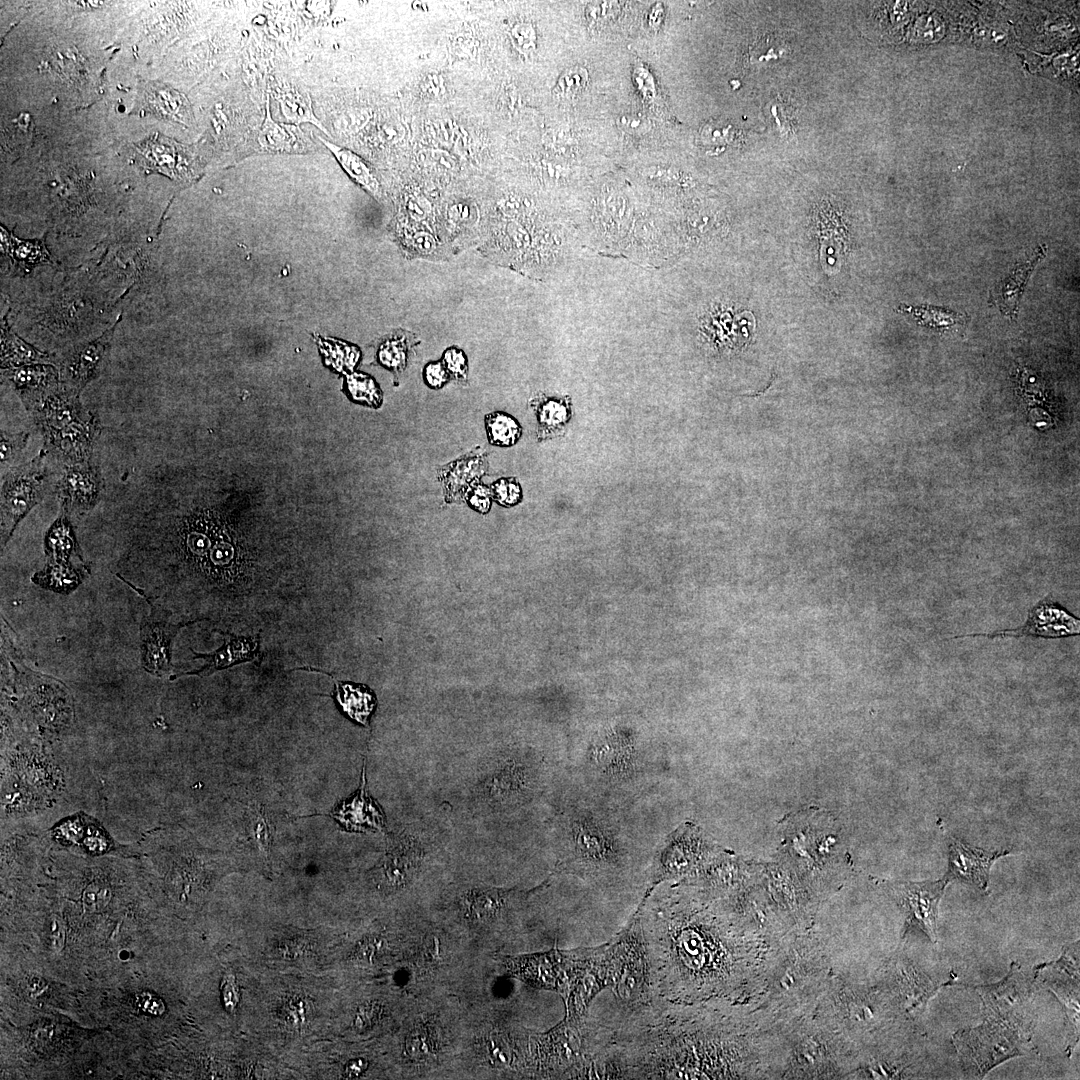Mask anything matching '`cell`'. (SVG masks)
Returning a JSON list of instances; mask_svg holds the SVG:
<instances>
[{"label":"cell","instance_id":"cell-1","mask_svg":"<svg viewBox=\"0 0 1080 1080\" xmlns=\"http://www.w3.org/2000/svg\"><path fill=\"white\" fill-rule=\"evenodd\" d=\"M637 915L649 994L693 1004L729 997L738 987L740 944L721 907L671 886L649 891Z\"/></svg>","mask_w":1080,"mask_h":1080},{"label":"cell","instance_id":"cell-2","mask_svg":"<svg viewBox=\"0 0 1080 1080\" xmlns=\"http://www.w3.org/2000/svg\"><path fill=\"white\" fill-rule=\"evenodd\" d=\"M84 765L68 742L52 743L19 731L1 739V826L44 829L84 807Z\"/></svg>","mask_w":1080,"mask_h":1080},{"label":"cell","instance_id":"cell-3","mask_svg":"<svg viewBox=\"0 0 1080 1080\" xmlns=\"http://www.w3.org/2000/svg\"><path fill=\"white\" fill-rule=\"evenodd\" d=\"M560 864L584 882L615 886L632 873L634 860L616 823L596 807H572L559 825Z\"/></svg>","mask_w":1080,"mask_h":1080},{"label":"cell","instance_id":"cell-4","mask_svg":"<svg viewBox=\"0 0 1080 1080\" xmlns=\"http://www.w3.org/2000/svg\"><path fill=\"white\" fill-rule=\"evenodd\" d=\"M47 456V452L42 449L38 456L28 463L2 474L1 551L19 523L46 494L50 478Z\"/></svg>","mask_w":1080,"mask_h":1080},{"label":"cell","instance_id":"cell-5","mask_svg":"<svg viewBox=\"0 0 1080 1080\" xmlns=\"http://www.w3.org/2000/svg\"><path fill=\"white\" fill-rule=\"evenodd\" d=\"M644 755L632 738L611 734L592 742L585 759L589 769L604 782L624 784L640 775Z\"/></svg>","mask_w":1080,"mask_h":1080},{"label":"cell","instance_id":"cell-6","mask_svg":"<svg viewBox=\"0 0 1080 1080\" xmlns=\"http://www.w3.org/2000/svg\"><path fill=\"white\" fill-rule=\"evenodd\" d=\"M948 883L943 877L936 881L886 884L888 892L905 913V933L916 928L923 931L931 941H936L938 907Z\"/></svg>","mask_w":1080,"mask_h":1080},{"label":"cell","instance_id":"cell-7","mask_svg":"<svg viewBox=\"0 0 1080 1080\" xmlns=\"http://www.w3.org/2000/svg\"><path fill=\"white\" fill-rule=\"evenodd\" d=\"M1079 634V618L1054 600L1045 598L1029 609L1027 619L1020 627L993 631L990 633L967 634L955 636L953 638L960 639L964 637L985 636L988 638L1034 637L1057 639L1078 636Z\"/></svg>","mask_w":1080,"mask_h":1080},{"label":"cell","instance_id":"cell-8","mask_svg":"<svg viewBox=\"0 0 1080 1080\" xmlns=\"http://www.w3.org/2000/svg\"><path fill=\"white\" fill-rule=\"evenodd\" d=\"M103 486L100 468L92 460L64 465L55 486L61 512L72 518L92 510Z\"/></svg>","mask_w":1080,"mask_h":1080},{"label":"cell","instance_id":"cell-9","mask_svg":"<svg viewBox=\"0 0 1080 1080\" xmlns=\"http://www.w3.org/2000/svg\"><path fill=\"white\" fill-rule=\"evenodd\" d=\"M120 320L121 315L114 325L104 331L101 336L75 346L63 356L58 368L62 386L79 395L91 381L101 374L115 328Z\"/></svg>","mask_w":1080,"mask_h":1080},{"label":"cell","instance_id":"cell-10","mask_svg":"<svg viewBox=\"0 0 1080 1080\" xmlns=\"http://www.w3.org/2000/svg\"><path fill=\"white\" fill-rule=\"evenodd\" d=\"M49 843L80 848L92 855L111 851L117 844L99 820L85 811H77L56 820L43 829Z\"/></svg>","mask_w":1080,"mask_h":1080},{"label":"cell","instance_id":"cell-11","mask_svg":"<svg viewBox=\"0 0 1080 1080\" xmlns=\"http://www.w3.org/2000/svg\"><path fill=\"white\" fill-rule=\"evenodd\" d=\"M191 622H171L150 613L140 624V664L155 677L172 674V643ZM169 675V676H170Z\"/></svg>","mask_w":1080,"mask_h":1080},{"label":"cell","instance_id":"cell-12","mask_svg":"<svg viewBox=\"0 0 1080 1080\" xmlns=\"http://www.w3.org/2000/svg\"><path fill=\"white\" fill-rule=\"evenodd\" d=\"M223 637V644L210 653H199L190 649L192 659L203 660V665L195 670L171 674L169 680H175L181 676L206 677L217 671L225 670L242 664L252 662L261 656V636L238 635L229 630L214 629Z\"/></svg>","mask_w":1080,"mask_h":1080},{"label":"cell","instance_id":"cell-13","mask_svg":"<svg viewBox=\"0 0 1080 1080\" xmlns=\"http://www.w3.org/2000/svg\"><path fill=\"white\" fill-rule=\"evenodd\" d=\"M948 849V869L944 878L948 882L956 880L982 891L988 888L994 862L1011 853L1009 850L988 851L959 839H951Z\"/></svg>","mask_w":1080,"mask_h":1080},{"label":"cell","instance_id":"cell-14","mask_svg":"<svg viewBox=\"0 0 1080 1080\" xmlns=\"http://www.w3.org/2000/svg\"><path fill=\"white\" fill-rule=\"evenodd\" d=\"M101 429L98 415L90 411L85 418L43 438V449L64 465L90 461Z\"/></svg>","mask_w":1080,"mask_h":1080},{"label":"cell","instance_id":"cell-15","mask_svg":"<svg viewBox=\"0 0 1080 1080\" xmlns=\"http://www.w3.org/2000/svg\"><path fill=\"white\" fill-rule=\"evenodd\" d=\"M89 412L83 408L78 394L60 385L49 393L30 414L45 438L85 418Z\"/></svg>","mask_w":1080,"mask_h":1080},{"label":"cell","instance_id":"cell-16","mask_svg":"<svg viewBox=\"0 0 1080 1080\" xmlns=\"http://www.w3.org/2000/svg\"><path fill=\"white\" fill-rule=\"evenodd\" d=\"M2 377L11 384L29 413L61 385L58 368L47 363L2 369Z\"/></svg>","mask_w":1080,"mask_h":1080},{"label":"cell","instance_id":"cell-17","mask_svg":"<svg viewBox=\"0 0 1080 1080\" xmlns=\"http://www.w3.org/2000/svg\"><path fill=\"white\" fill-rule=\"evenodd\" d=\"M487 785L491 797L501 803L525 800L537 785L536 766L524 757L509 758L491 775Z\"/></svg>","mask_w":1080,"mask_h":1080},{"label":"cell","instance_id":"cell-18","mask_svg":"<svg viewBox=\"0 0 1080 1080\" xmlns=\"http://www.w3.org/2000/svg\"><path fill=\"white\" fill-rule=\"evenodd\" d=\"M488 471L487 455L477 447L460 458L438 468L445 503L460 502L471 487Z\"/></svg>","mask_w":1080,"mask_h":1080},{"label":"cell","instance_id":"cell-19","mask_svg":"<svg viewBox=\"0 0 1080 1080\" xmlns=\"http://www.w3.org/2000/svg\"><path fill=\"white\" fill-rule=\"evenodd\" d=\"M977 989L989 1015L994 1020L1007 1022L1028 1001L1031 986L1028 979L1013 968L1003 981Z\"/></svg>","mask_w":1080,"mask_h":1080},{"label":"cell","instance_id":"cell-20","mask_svg":"<svg viewBox=\"0 0 1080 1080\" xmlns=\"http://www.w3.org/2000/svg\"><path fill=\"white\" fill-rule=\"evenodd\" d=\"M332 815L350 831H381L385 826V816L380 806L368 794L363 768L362 784L358 793L349 800L340 803Z\"/></svg>","mask_w":1080,"mask_h":1080},{"label":"cell","instance_id":"cell-21","mask_svg":"<svg viewBox=\"0 0 1080 1080\" xmlns=\"http://www.w3.org/2000/svg\"><path fill=\"white\" fill-rule=\"evenodd\" d=\"M1046 245H1041L1023 263H1018L1005 278L999 281L990 294V301L1005 316L1015 319L1018 315L1019 301L1024 287L1035 266L1046 255Z\"/></svg>","mask_w":1080,"mask_h":1080},{"label":"cell","instance_id":"cell-22","mask_svg":"<svg viewBox=\"0 0 1080 1080\" xmlns=\"http://www.w3.org/2000/svg\"><path fill=\"white\" fill-rule=\"evenodd\" d=\"M395 842L383 864L384 882L390 888H401L417 873L423 851L416 839L410 836Z\"/></svg>","mask_w":1080,"mask_h":1080},{"label":"cell","instance_id":"cell-23","mask_svg":"<svg viewBox=\"0 0 1080 1080\" xmlns=\"http://www.w3.org/2000/svg\"><path fill=\"white\" fill-rule=\"evenodd\" d=\"M529 405L536 415L538 441L559 437L565 433L573 414L570 396L549 397L538 393L531 398Z\"/></svg>","mask_w":1080,"mask_h":1080},{"label":"cell","instance_id":"cell-24","mask_svg":"<svg viewBox=\"0 0 1080 1080\" xmlns=\"http://www.w3.org/2000/svg\"><path fill=\"white\" fill-rule=\"evenodd\" d=\"M43 542L47 561L85 563L74 524L67 514L59 513L46 531Z\"/></svg>","mask_w":1080,"mask_h":1080},{"label":"cell","instance_id":"cell-25","mask_svg":"<svg viewBox=\"0 0 1080 1080\" xmlns=\"http://www.w3.org/2000/svg\"><path fill=\"white\" fill-rule=\"evenodd\" d=\"M1 250L11 266L20 272L28 273L37 266L53 263L44 239H20L3 226Z\"/></svg>","mask_w":1080,"mask_h":1080},{"label":"cell","instance_id":"cell-26","mask_svg":"<svg viewBox=\"0 0 1080 1080\" xmlns=\"http://www.w3.org/2000/svg\"><path fill=\"white\" fill-rule=\"evenodd\" d=\"M89 574L90 568L86 563L46 560L43 569L35 572L31 581L44 590L68 595L75 591Z\"/></svg>","mask_w":1080,"mask_h":1080},{"label":"cell","instance_id":"cell-27","mask_svg":"<svg viewBox=\"0 0 1080 1080\" xmlns=\"http://www.w3.org/2000/svg\"><path fill=\"white\" fill-rule=\"evenodd\" d=\"M513 896V891L490 888L473 889L463 897L461 904L463 916L472 923H487L507 909Z\"/></svg>","mask_w":1080,"mask_h":1080},{"label":"cell","instance_id":"cell-28","mask_svg":"<svg viewBox=\"0 0 1080 1080\" xmlns=\"http://www.w3.org/2000/svg\"><path fill=\"white\" fill-rule=\"evenodd\" d=\"M1 368L8 369L24 365L46 363L51 356L18 336L4 316L1 322Z\"/></svg>","mask_w":1080,"mask_h":1080},{"label":"cell","instance_id":"cell-29","mask_svg":"<svg viewBox=\"0 0 1080 1080\" xmlns=\"http://www.w3.org/2000/svg\"><path fill=\"white\" fill-rule=\"evenodd\" d=\"M258 143L264 150L277 152H301L307 146L303 134L296 126L274 121L268 102L266 116L258 134Z\"/></svg>","mask_w":1080,"mask_h":1080},{"label":"cell","instance_id":"cell-30","mask_svg":"<svg viewBox=\"0 0 1080 1080\" xmlns=\"http://www.w3.org/2000/svg\"><path fill=\"white\" fill-rule=\"evenodd\" d=\"M274 96L279 103L285 118L294 123H312L320 130L327 133L321 122L316 118L312 110L310 96L295 87L276 86Z\"/></svg>","mask_w":1080,"mask_h":1080},{"label":"cell","instance_id":"cell-31","mask_svg":"<svg viewBox=\"0 0 1080 1080\" xmlns=\"http://www.w3.org/2000/svg\"><path fill=\"white\" fill-rule=\"evenodd\" d=\"M336 698L349 717L364 725L372 713L376 699L368 687L335 681Z\"/></svg>","mask_w":1080,"mask_h":1080},{"label":"cell","instance_id":"cell-32","mask_svg":"<svg viewBox=\"0 0 1080 1080\" xmlns=\"http://www.w3.org/2000/svg\"><path fill=\"white\" fill-rule=\"evenodd\" d=\"M321 141L335 155L347 174L369 193L378 196L380 193L379 183L369 165L354 152L328 142L322 137Z\"/></svg>","mask_w":1080,"mask_h":1080},{"label":"cell","instance_id":"cell-33","mask_svg":"<svg viewBox=\"0 0 1080 1080\" xmlns=\"http://www.w3.org/2000/svg\"><path fill=\"white\" fill-rule=\"evenodd\" d=\"M150 105L157 114L165 118L189 126L193 120L190 104L186 97L170 88H159L152 91Z\"/></svg>","mask_w":1080,"mask_h":1080},{"label":"cell","instance_id":"cell-34","mask_svg":"<svg viewBox=\"0 0 1080 1080\" xmlns=\"http://www.w3.org/2000/svg\"><path fill=\"white\" fill-rule=\"evenodd\" d=\"M485 428L489 443L496 446H513L522 436L520 423L505 412L496 411L487 414Z\"/></svg>","mask_w":1080,"mask_h":1080},{"label":"cell","instance_id":"cell-35","mask_svg":"<svg viewBox=\"0 0 1080 1080\" xmlns=\"http://www.w3.org/2000/svg\"><path fill=\"white\" fill-rule=\"evenodd\" d=\"M438 1050V1037L432 1025L420 1024L411 1030L405 1040V1053L413 1061L430 1060Z\"/></svg>","mask_w":1080,"mask_h":1080},{"label":"cell","instance_id":"cell-36","mask_svg":"<svg viewBox=\"0 0 1080 1080\" xmlns=\"http://www.w3.org/2000/svg\"><path fill=\"white\" fill-rule=\"evenodd\" d=\"M411 347L405 335L396 334L390 336L379 345L377 360L382 366L392 370L394 373H400L406 367Z\"/></svg>","mask_w":1080,"mask_h":1080},{"label":"cell","instance_id":"cell-37","mask_svg":"<svg viewBox=\"0 0 1080 1080\" xmlns=\"http://www.w3.org/2000/svg\"><path fill=\"white\" fill-rule=\"evenodd\" d=\"M909 312L915 316L919 324L935 329H944L955 326L956 324H964L966 319L963 314L958 312L928 305L914 308L910 307Z\"/></svg>","mask_w":1080,"mask_h":1080},{"label":"cell","instance_id":"cell-38","mask_svg":"<svg viewBox=\"0 0 1080 1080\" xmlns=\"http://www.w3.org/2000/svg\"><path fill=\"white\" fill-rule=\"evenodd\" d=\"M113 898L111 883L102 878H93L81 892V903L86 912L98 913L104 911Z\"/></svg>","mask_w":1080,"mask_h":1080},{"label":"cell","instance_id":"cell-39","mask_svg":"<svg viewBox=\"0 0 1080 1080\" xmlns=\"http://www.w3.org/2000/svg\"><path fill=\"white\" fill-rule=\"evenodd\" d=\"M347 388L350 396L358 402H364L372 407H378L382 402L381 390L369 375L363 373L349 375L347 377Z\"/></svg>","mask_w":1080,"mask_h":1080},{"label":"cell","instance_id":"cell-40","mask_svg":"<svg viewBox=\"0 0 1080 1080\" xmlns=\"http://www.w3.org/2000/svg\"><path fill=\"white\" fill-rule=\"evenodd\" d=\"M30 433L22 431L16 434H9L4 430L0 432V458H1V471L2 473L6 467L11 464L17 456L20 455L22 450L26 447L29 440Z\"/></svg>","mask_w":1080,"mask_h":1080},{"label":"cell","instance_id":"cell-41","mask_svg":"<svg viewBox=\"0 0 1080 1080\" xmlns=\"http://www.w3.org/2000/svg\"><path fill=\"white\" fill-rule=\"evenodd\" d=\"M492 498L504 507L519 504L523 498V492L519 481L514 477L500 478L491 487Z\"/></svg>","mask_w":1080,"mask_h":1080},{"label":"cell","instance_id":"cell-42","mask_svg":"<svg viewBox=\"0 0 1080 1080\" xmlns=\"http://www.w3.org/2000/svg\"><path fill=\"white\" fill-rule=\"evenodd\" d=\"M588 80V74L585 69L575 67L567 70L559 78L555 93L559 97H572L581 91Z\"/></svg>","mask_w":1080,"mask_h":1080},{"label":"cell","instance_id":"cell-43","mask_svg":"<svg viewBox=\"0 0 1080 1080\" xmlns=\"http://www.w3.org/2000/svg\"><path fill=\"white\" fill-rule=\"evenodd\" d=\"M441 362L449 375H451L458 381H466L468 374V362L467 357L462 350L456 347L446 349L443 353Z\"/></svg>","mask_w":1080,"mask_h":1080},{"label":"cell","instance_id":"cell-44","mask_svg":"<svg viewBox=\"0 0 1080 1080\" xmlns=\"http://www.w3.org/2000/svg\"><path fill=\"white\" fill-rule=\"evenodd\" d=\"M470 507L480 513H487L491 507L492 492L490 487L483 483H475L465 498Z\"/></svg>","mask_w":1080,"mask_h":1080},{"label":"cell","instance_id":"cell-45","mask_svg":"<svg viewBox=\"0 0 1080 1080\" xmlns=\"http://www.w3.org/2000/svg\"><path fill=\"white\" fill-rule=\"evenodd\" d=\"M422 164L440 169H452L456 160L447 151L442 149L423 150L418 155Z\"/></svg>","mask_w":1080,"mask_h":1080},{"label":"cell","instance_id":"cell-46","mask_svg":"<svg viewBox=\"0 0 1080 1080\" xmlns=\"http://www.w3.org/2000/svg\"><path fill=\"white\" fill-rule=\"evenodd\" d=\"M516 47L521 52H528L535 47V31L530 24H516L511 31Z\"/></svg>","mask_w":1080,"mask_h":1080},{"label":"cell","instance_id":"cell-47","mask_svg":"<svg viewBox=\"0 0 1080 1080\" xmlns=\"http://www.w3.org/2000/svg\"><path fill=\"white\" fill-rule=\"evenodd\" d=\"M380 1013L381 1006L377 1003H366L361 1005L354 1017L355 1027L359 1030L369 1028L378 1020Z\"/></svg>","mask_w":1080,"mask_h":1080},{"label":"cell","instance_id":"cell-48","mask_svg":"<svg viewBox=\"0 0 1080 1080\" xmlns=\"http://www.w3.org/2000/svg\"><path fill=\"white\" fill-rule=\"evenodd\" d=\"M423 375L426 384L434 389L443 387L449 378L444 365L438 361L428 363L424 368Z\"/></svg>","mask_w":1080,"mask_h":1080},{"label":"cell","instance_id":"cell-49","mask_svg":"<svg viewBox=\"0 0 1080 1080\" xmlns=\"http://www.w3.org/2000/svg\"><path fill=\"white\" fill-rule=\"evenodd\" d=\"M50 944L55 952H60L65 944L66 926L59 915H52L50 921Z\"/></svg>","mask_w":1080,"mask_h":1080},{"label":"cell","instance_id":"cell-50","mask_svg":"<svg viewBox=\"0 0 1080 1080\" xmlns=\"http://www.w3.org/2000/svg\"><path fill=\"white\" fill-rule=\"evenodd\" d=\"M223 1003L228 1011H233L239 1001V992L232 975H226L221 985Z\"/></svg>","mask_w":1080,"mask_h":1080},{"label":"cell","instance_id":"cell-51","mask_svg":"<svg viewBox=\"0 0 1080 1080\" xmlns=\"http://www.w3.org/2000/svg\"><path fill=\"white\" fill-rule=\"evenodd\" d=\"M138 1007L149 1014L161 1015L165 1011V1005L163 1001L149 992L141 993L137 996Z\"/></svg>","mask_w":1080,"mask_h":1080},{"label":"cell","instance_id":"cell-52","mask_svg":"<svg viewBox=\"0 0 1080 1080\" xmlns=\"http://www.w3.org/2000/svg\"><path fill=\"white\" fill-rule=\"evenodd\" d=\"M620 125L629 133H639L646 129L647 122L640 115H624L620 119Z\"/></svg>","mask_w":1080,"mask_h":1080},{"label":"cell","instance_id":"cell-53","mask_svg":"<svg viewBox=\"0 0 1080 1080\" xmlns=\"http://www.w3.org/2000/svg\"><path fill=\"white\" fill-rule=\"evenodd\" d=\"M421 87L424 94L438 96L441 93L443 85L441 84V78L439 76L429 75L425 78Z\"/></svg>","mask_w":1080,"mask_h":1080},{"label":"cell","instance_id":"cell-54","mask_svg":"<svg viewBox=\"0 0 1080 1080\" xmlns=\"http://www.w3.org/2000/svg\"><path fill=\"white\" fill-rule=\"evenodd\" d=\"M380 947H382V941L380 939H369L361 945L357 955L360 958H372L378 952Z\"/></svg>","mask_w":1080,"mask_h":1080},{"label":"cell","instance_id":"cell-55","mask_svg":"<svg viewBox=\"0 0 1080 1080\" xmlns=\"http://www.w3.org/2000/svg\"><path fill=\"white\" fill-rule=\"evenodd\" d=\"M365 1067V1061H363V1059H357L348 1063L345 1073L348 1077H357L364 1071Z\"/></svg>","mask_w":1080,"mask_h":1080},{"label":"cell","instance_id":"cell-56","mask_svg":"<svg viewBox=\"0 0 1080 1080\" xmlns=\"http://www.w3.org/2000/svg\"><path fill=\"white\" fill-rule=\"evenodd\" d=\"M27 988L30 995H32L33 997H37L44 992V990L46 989V984L43 979L33 977L30 979Z\"/></svg>","mask_w":1080,"mask_h":1080},{"label":"cell","instance_id":"cell-57","mask_svg":"<svg viewBox=\"0 0 1080 1080\" xmlns=\"http://www.w3.org/2000/svg\"><path fill=\"white\" fill-rule=\"evenodd\" d=\"M597 1023H598V1021H597ZM598 1033L600 1034V1032H599V1024H598ZM600 1046H601V1035H600ZM599 1061H600V1049H599ZM600 1063H601V1061H600Z\"/></svg>","mask_w":1080,"mask_h":1080}]
</instances>
